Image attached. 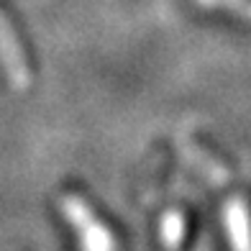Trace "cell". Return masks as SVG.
I'll list each match as a JSON object with an SVG mask.
<instances>
[{
	"mask_svg": "<svg viewBox=\"0 0 251 251\" xmlns=\"http://www.w3.org/2000/svg\"><path fill=\"white\" fill-rule=\"evenodd\" d=\"M182 236H185V218H182V213H177V210L164 213V218H162V241H164V246L169 251H175L182 244Z\"/></svg>",
	"mask_w": 251,
	"mask_h": 251,
	"instance_id": "cell-5",
	"label": "cell"
},
{
	"mask_svg": "<svg viewBox=\"0 0 251 251\" xmlns=\"http://www.w3.org/2000/svg\"><path fill=\"white\" fill-rule=\"evenodd\" d=\"M177 146H179V151L185 154L187 162L195 167L200 175L208 177L213 185H226V182H228V169H223L208 151H202L192 139H187V136H179V139H177Z\"/></svg>",
	"mask_w": 251,
	"mask_h": 251,
	"instance_id": "cell-4",
	"label": "cell"
},
{
	"mask_svg": "<svg viewBox=\"0 0 251 251\" xmlns=\"http://www.w3.org/2000/svg\"><path fill=\"white\" fill-rule=\"evenodd\" d=\"M223 221L231 236V249L233 251H251V215L249 205L241 198L228 200L223 208Z\"/></svg>",
	"mask_w": 251,
	"mask_h": 251,
	"instance_id": "cell-3",
	"label": "cell"
},
{
	"mask_svg": "<svg viewBox=\"0 0 251 251\" xmlns=\"http://www.w3.org/2000/svg\"><path fill=\"white\" fill-rule=\"evenodd\" d=\"M0 64L5 67V75L16 90H26L31 85V70H28L24 47L18 44L16 31L3 13H0Z\"/></svg>",
	"mask_w": 251,
	"mask_h": 251,
	"instance_id": "cell-2",
	"label": "cell"
},
{
	"mask_svg": "<svg viewBox=\"0 0 251 251\" xmlns=\"http://www.w3.org/2000/svg\"><path fill=\"white\" fill-rule=\"evenodd\" d=\"M59 208L64 210L67 221L75 226L82 251H116V238H113L110 228L79 195H64L59 200Z\"/></svg>",
	"mask_w": 251,
	"mask_h": 251,
	"instance_id": "cell-1",
	"label": "cell"
}]
</instances>
